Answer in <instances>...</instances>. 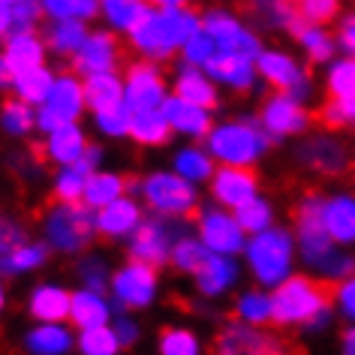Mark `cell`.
I'll return each instance as SVG.
<instances>
[{"instance_id":"cell-8","label":"cell","mask_w":355,"mask_h":355,"mask_svg":"<svg viewBox=\"0 0 355 355\" xmlns=\"http://www.w3.org/2000/svg\"><path fill=\"white\" fill-rule=\"evenodd\" d=\"M145 199L150 202V208L163 211V214H190L193 211V187L190 181L175 175H154L145 184Z\"/></svg>"},{"instance_id":"cell-9","label":"cell","mask_w":355,"mask_h":355,"mask_svg":"<svg viewBox=\"0 0 355 355\" xmlns=\"http://www.w3.org/2000/svg\"><path fill=\"white\" fill-rule=\"evenodd\" d=\"M130 259L148 265L154 271L159 265H166V259H172V253H168V226L159 223V220H141L136 232H132Z\"/></svg>"},{"instance_id":"cell-40","label":"cell","mask_w":355,"mask_h":355,"mask_svg":"<svg viewBox=\"0 0 355 355\" xmlns=\"http://www.w3.org/2000/svg\"><path fill=\"white\" fill-rule=\"evenodd\" d=\"M268 220H271V211L259 199H250L247 205H241L235 211V223L241 226L244 232H259L262 235V229L268 226Z\"/></svg>"},{"instance_id":"cell-56","label":"cell","mask_w":355,"mask_h":355,"mask_svg":"<svg viewBox=\"0 0 355 355\" xmlns=\"http://www.w3.org/2000/svg\"><path fill=\"white\" fill-rule=\"evenodd\" d=\"M340 40H343V46L355 55V15H349V19L343 21V28H340Z\"/></svg>"},{"instance_id":"cell-59","label":"cell","mask_w":355,"mask_h":355,"mask_svg":"<svg viewBox=\"0 0 355 355\" xmlns=\"http://www.w3.org/2000/svg\"><path fill=\"white\" fill-rule=\"evenodd\" d=\"M0 85H15V73L6 64V58H0Z\"/></svg>"},{"instance_id":"cell-3","label":"cell","mask_w":355,"mask_h":355,"mask_svg":"<svg viewBox=\"0 0 355 355\" xmlns=\"http://www.w3.org/2000/svg\"><path fill=\"white\" fill-rule=\"evenodd\" d=\"M217 355H304L298 343L250 325H226L214 337Z\"/></svg>"},{"instance_id":"cell-51","label":"cell","mask_w":355,"mask_h":355,"mask_svg":"<svg viewBox=\"0 0 355 355\" xmlns=\"http://www.w3.org/2000/svg\"><path fill=\"white\" fill-rule=\"evenodd\" d=\"M301 42L307 46V55H310V60H313V64H322V60H328V58H331V51H334L331 40H328L322 31H310Z\"/></svg>"},{"instance_id":"cell-55","label":"cell","mask_w":355,"mask_h":355,"mask_svg":"<svg viewBox=\"0 0 355 355\" xmlns=\"http://www.w3.org/2000/svg\"><path fill=\"white\" fill-rule=\"evenodd\" d=\"M114 328H118V334H114V337H118L121 346H132V343H136V325H132L130 319H118V325H114Z\"/></svg>"},{"instance_id":"cell-23","label":"cell","mask_w":355,"mask_h":355,"mask_svg":"<svg viewBox=\"0 0 355 355\" xmlns=\"http://www.w3.org/2000/svg\"><path fill=\"white\" fill-rule=\"evenodd\" d=\"M69 310H73V295H67L64 289L55 286L37 289V295L31 301V313L42 322H60V319L69 316Z\"/></svg>"},{"instance_id":"cell-1","label":"cell","mask_w":355,"mask_h":355,"mask_svg":"<svg viewBox=\"0 0 355 355\" xmlns=\"http://www.w3.org/2000/svg\"><path fill=\"white\" fill-rule=\"evenodd\" d=\"M340 283L325 277V280H310V277H292L271 295V322L277 325H322L328 319L334 298L340 295Z\"/></svg>"},{"instance_id":"cell-12","label":"cell","mask_w":355,"mask_h":355,"mask_svg":"<svg viewBox=\"0 0 355 355\" xmlns=\"http://www.w3.org/2000/svg\"><path fill=\"white\" fill-rule=\"evenodd\" d=\"M256 181H259V175H256L253 166H223L214 175V196L223 205H232L238 211L253 199Z\"/></svg>"},{"instance_id":"cell-52","label":"cell","mask_w":355,"mask_h":355,"mask_svg":"<svg viewBox=\"0 0 355 355\" xmlns=\"http://www.w3.org/2000/svg\"><path fill=\"white\" fill-rule=\"evenodd\" d=\"M130 123H132L130 105H123V109H118V112H109V114H100V127L105 132H112V136H123V132H130Z\"/></svg>"},{"instance_id":"cell-34","label":"cell","mask_w":355,"mask_h":355,"mask_svg":"<svg viewBox=\"0 0 355 355\" xmlns=\"http://www.w3.org/2000/svg\"><path fill=\"white\" fill-rule=\"evenodd\" d=\"M211 256H214V253H208V247H202V244H196V241H187V238H181V241L175 244V250H172V265H175L178 271L199 274V271L211 262Z\"/></svg>"},{"instance_id":"cell-57","label":"cell","mask_w":355,"mask_h":355,"mask_svg":"<svg viewBox=\"0 0 355 355\" xmlns=\"http://www.w3.org/2000/svg\"><path fill=\"white\" fill-rule=\"evenodd\" d=\"M12 31V3H0V37H10Z\"/></svg>"},{"instance_id":"cell-18","label":"cell","mask_w":355,"mask_h":355,"mask_svg":"<svg viewBox=\"0 0 355 355\" xmlns=\"http://www.w3.org/2000/svg\"><path fill=\"white\" fill-rule=\"evenodd\" d=\"M85 100L96 114L123 109V87L114 76H91L85 85Z\"/></svg>"},{"instance_id":"cell-48","label":"cell","mask_w":355,"mask_h":355,"mask_svg":"<svg viewBox=\"0 0 355 355\" xmlns=\"http://www.w3.org/2000/svg\"><path fill=\"white\" fill-rule=\"evenodd\" d=\"M241 316L253 325L271 322V298H262L259 292H250V295L241 301Z\"/></svg>"},{"instance_id":"cell-42","label":"cell","mask_w":355,"mask_h":355,"mask_svg":"<svg viewBox=\"0 0 355 355\" xmlns=\"http://www.w3.org/2000/svg\"><path fill=\"white\" fill-rule=\"evenodd\" d=\"M42 10L60 21H69V19H91V15L100 12V3H91V0H82V3H58V0H51V3H42Z\"/></svg>"},{"instance_id":"cell-30","label":"cell","mask_w":355,"mask_h":355,"mask_svg":"<svg viewBox=\"0 0 355 355\" xmlns=\"http://www.w3.org/2000/svg\"><path fill=\"white\" fill-rule=\"evenodd\" d=\"M178 100H184V103H190V105H196V109H214L217 105V94H214V87H211L205 78L196 76L193 69H187V73L181 76V82H178Z\"/></svg>"},{"instance_id":"cell-27","label":"cell","mask_w":355,"mask_h":355,"mask_svg":"<svg viewBox=\"0 0 355 355\" xmlns=\"http://www.w3.org/2000/svg\"><path fill=\"white\" fill-rule=\"evenodd\" d=\"M46 40H49L51 49L60 51V55L76 58L78 51H82V46L87 42V33H85V28H82V21L69 19V21H58L55 28H49Z\"/></svg>"},{"instance_id":"cell-7","label":"cell","mask_w":355,"mask_h":355,"mask_svg":"<svg viewBox=\"0 0 355 355\" xmlns=\"http://www.w3.org/2000/svg\"><path fill=\"white\" fill-rule=\"evenodd\" d=\"M289 256H292L289 235L280 232V229L256 235L253 244H250V262L256 268V277H259L262 283L283 280V274H286V268H289Z\"/></svg>"},{"instance_id":"cell-58","label":"cell","mask_w":355,"mask_h":355,"mask_svg":"<svg viewBox=\"0 0 355 355\" xmlns=\"http://www.w3.org/2000/svg\"><path fill=\"white\" fill-rule=\"evenodd\" d=\"M340 301H343L346 313L355 316V280H349V283H346V286L340 289Z\"/></svg>"},{"instance_id":"cell-41","label":"cell","mask_w":355,"mask_h":355,"mask_svg":"<svg viewBox=\"0 0 355 355\" xmlns=\"http://www.w3.org/2000/svg\"><path fill=\"white\" fill-rule=\"evenodd\" d=\"M118 337H114L109 328H91V331L82 334V349L85 355H114L118 352Z\"/></svg>"},{"instance_id":"cell-50","label":"cell","mask_w":355,"mask_h":355,"mask_svg":"<svg viewBox=\"0 0 355 355\" xmlns=\"http://www.w3.org/2000/svg\"><path fill=\"white\" fill-rule=\"evenodd\" d=\"M337 10L340 6L331 3V0H304V3H298V12L304 15V19L310 24H325V21H331Z\"/></svg>"},{"instance_id":"cell-10","label":"cell","mask_w":355,"mask_h":355,"mask_svg":"<svg viewBox=\"0 0 355 355\" xmlns=\"http://www.w3.org/2000/svg\"><path fill=\"white\" fill-rule=\"evenodd\" d=\"M205 31L214 37V42L220 46L223 55H235L241 60H253L259 58V42L253 40V33H247L241 24L232 21L223 12H211L205 19Z\"/></svg>"},{"instance_id":"cell-47","label":"cell","mask_w":355,"mask_h":355,"mask_svg":"<svg viewBox=\"0 0 355 355\" xmlns=\"http://www.w3.org/2000/svg\"><path fill=\"white\" fill-rule=\"evenodd\" d=\"M3 127L12 130V132H28L33 127V114L24 103H12L6 100L3 103Z\"/></svg>"},{"instance_id":"cell-4","label":"cell","mask_w":355,"mask_h":355,"mask_svg":"<svg viewBox=\"0 0 355 355\" xmlns=\"http://www.w3.org/2000/svg\"><path fill=\"white\" fill-rule=\"evenodd\" d=\"M96 226H100V217H94V208L87 202L55 205L49 217V238L58 250H82L91 244Z\"/></svg>"},{"instance_id":"cell-29","label":"cell","mask_w":355,"mask_h":355,"mask_svg":"<svg viewBox=\"0 0 355 355\" xmlns=\"http://www.w3.org/2000/svg\"><path fill=\"white\" fill-rule=\"evenodd\" d=\"M85 141H82V132H78L73 123L58 132H51V141H49V154L58 159V163H67V166H76L78 159L85 157Z\"/></svg>"},{"instance_id":"cell-16","label":"cell","mask_w":355,"mask_h":355,"mask_svg":"<svg viewBox=\"0 0 355 355\" xmlns=\"http://www.w3.org/2000/svg\"><path fill=\"white\" fill-rule=\"evenodd\" d=\"M259 69L274 87H280L283 96H289V100H295V96L304 94V76L298 73V67L292 64L286 55L265 51V55H259Z\"/></svg>"},{"instance_id":"cell-24","label":"cell","mask_w":355,"mask_h":355,"mask_svg":"<svg viewBox=\"0 0 355 355\" xmlns=\"http://www.w3.org/2000/svg\"><path fill=\"white\" fill-rule=\"evenodd\" d=\"M6 64L15 73V78L24 76V73H33L40 69V60H42V46L33 37H12L6 40Z\"/></svg>"},{"instance_id":"cell-43","label":"cell","mask_w":355,"mask_h":355,"mask_svg":"<svg viewBox=\"0 0 355 355\" xmlns=\"http://www.w3.org/2000/svg\"><path fill=\"white\" fill-rule=\"evenodd\" d=\"M24 241H28V232L19 223H12V220L0 217V256L10 259L12 253L24 250Z\"/></svg>"},{"instance_id":"cell-38","label":"cell","mask_w":355,"mask_h":355,"mask_svg":"<svg viewBox=\"0 0 355 355\" xmlns=\"http://www.w3.org/2000/svg\"><path fill=\"white\" fill-rule=\"evenodd\" d=\"M331 100H355V60H340L328 76Z\"/></svg>"},{"instance_id":"cell-11","label":"cell","mask_w":355,"mask_h":355,"mask_svg":"<svg viewBox=\"0 0 355 355\" xmlns=\"http://www.w3.org/2000/svg\"><path fill=\"white\" fill-rule=\"evenodd\" d=\"M118 37L112 33H96V37H87V42L82 46V51L73 58V69L76 73L91 76H112V69L118 67Z\"/></svg>"},{"instance_id":"cell-53","label":"cell","mask_w":355,"mask_h":355,"mask_svg":"<svg viewBox=\"0 0 355 355\" xmlns=\"http://www.w3.org/2000/svg\"><path fill=\"white\" fill-rule=\"evenodd\" d=\"M78 271H82V277H85L87 286H94V292H100L105 286V271H103L100 262H85Z\"/></svg>"},{"instance_id":"cell-60","label":"cell","mask_w":355,"mask_h":355,"mask_svg":"<svg viewBox=\"0 0 355 355\" xmlns=\"http://www.w3.org/2000/svg\"><path fill=\"white\" fill-rule=\"evenodd\" d=\"M343 346H346V352H343V355H355V328L343 331Z\"/></svg>"},{"instance_id":"cell-54","label":"cell","mask_w":355,"mask_h":355,"mask_svg":"<svg viewBox=\"0 0 355 355\" xmlns=\"http://www.w3.org/2000/svg\"><path fill=\"white\" fill-rule=\"evenodd\" d=\"M40 127H42V130H49V132H58V130L69 127V121L64 118V114H58L55 109L42 105V112H40Z\"/></svg>"},{"instance_id":"cell-21","label":"cell","mask_w":355,"mask_h":355,"mask_svg":"<svg viewBox=\"0 0 355 355\" xmlns=\"http://www.w3.org/2000/svg\"><path fill=\"white\" fill-rule=\"evenodd\" d=\"M163 114L168 118L172 127L184 130V132H193V136H208V132H211L208 114L202 112V109H196V105L178 100V96H172V100L163 103Z\"/></svg>"},{"instance_id":"cell-5","label":"cell","mask_w":355,"mask_h":355,"mask_svg":"<svg viewBox=\"0 0 355 355\" xmlns=\"http://www.w3.org/2000/svg\"><path fill=\"white\" fill-rule=\"evenodd\" d=\"M295 226H298V241L304 256L310 262L322 265L331 256V235L325 229V202H319L316 196L301 202L295 211Z\"/></svg>"},{"instance_id":"cell-45","label":"cell","mask_w":355,"mask_h":355,"mask_svg":"<svg viewBox=\"0 0 355 355\" xmlns=\"http://www.w3.org/2000/svg\"><path fill=\"white\" fill-rule=\"evenodd\" d=\"M163 355H196V337L190 331H178V328H168L163 331Z\"/></svg>"},{"instance_id":"cell-33","label":"cell","mask_w":355,"mask_h":355,"mask_svg":"<svg viewBox=\"0 0 355 355\" xmlns=\"http://www.w3.org/2000/svg\"><path fill=\"white\" fill-rule=\"evenodd\" d=\"M136 223H139V211L127 199H118L114 205L103 208V214H100V229L105 235H123Z\"/></svg>"},{"instance_id":"cell-2","label":"cell","mask_w":355,"mask_h":355,"mask_svg":"<svg viewBox=\"0 0 355 355\" xmlns=\"http://www.w3.org/2000/svg\"><path fill=\"white\" fill-rule=\"evenodd\" d=\"M159 15L150 12V19L132 33L136 46L150 58H172V51L196 37L202 31L199 19L193 15L190 6L184 3H157Z\"/></svg>"},{"instance_id":"cell-31","label":"cell","mask_w":355,"mask_h":355,"mask_svg":"<svg viewBox=\"0 0 355 355\" xmlns=\"http://www.w3.org/2000/svg\"><path fill=\"white\" fill-rule=\"evenodd\" d=\"M105 12H109V19L118 24V28L136 33L141 24L150 19V12H154V6L150 3H130V0H109V3L103 6Z\"/></svg>"},{"instance_id":"cell-37","label":"cell","mask_w":355,"mask_h":355,"mask_svg":"<svg viewBox=\"0 0 355 355\" xmlns=\"http://www.w3.org/2000/svg\"><path fill=\"white\" fill-rule=\"evenodd\" d=\"M15 87H19V94L24 96V100L31 103H42L51 96V87H55V82H51V76L46 73V69H33V73H24L15 78Z\"/></svg>"},{"instance_id":"cell-46","label":"cell","mask_w":355,"mask_h":355,"mask_svg":"<svg viewBox=\"0 0 355 355\" xmlns=\"http://www.w3.org/2000/svg\"><path fill=\"white\" fill-rule=\"evenodd\" d=\"M214 46H217L214 37H211L208 31H199L196 37H193L187 46H184V55H187L190 64H202V67H205L208 60L214 58Z\"/></svg>"},{"instance_id":"cell-36","label":"cell","mask_w":355,"mask_h":355,"mask_svg":"<svg viewBox=\"0 0 355 355\" xmlns=\"http://www.w3.org/2000/svg\"><path fill=\"white\" fill-rule=\"evenodd\" d=\"M232 277H235V265H232V262H226L223 256H211V262L196 274L199 289H202V292H208V295H214V292L226 289Z\"/></svg>"},{"instance_id":"cell-15","label":"cell","mask_w":355,"mask_h":355,"mask_svg":"<svg viewBox=\"0 0 355 355\" xmlns=\"http://www.w3.org/2000/svg\"><path fill=\"white\" fill-rule=\"evenodd\" d=\"M199 232H202V241L214 253L241 250V226H238L232 217L220 214V211H211V214L199 220Z\"/></svg>"},{"instance_id":"cell-32","label":"cell","mask_w":355,"mask_h":355,"mask_svg":"<svg viewBox=\"0 0 355 355\" xmlns=\"http://www.w3.org/2000/svg\"><path fill=\"white\" fill-rule=\"evenodd\" d=\"M82 103H85V91L78 87L73 78H60L51 87V96H49V109H55L58 114H64L67 121H73L78 112H82Z\"/></svg>"},{"instance_id":"cell-14","label":"cell","mask_w":355,"mask_h":355,"mask_svg":"<svg viewBox=\"0 0 355 355\" xmlns=\"http://www.w3.org/2000/svg\"><path fill=\"white\" fill-rule=\"evenodd\" d=\"M127 105L132 112H150L163 109V82L150 64H136L130 69V87H127Z\"/></svg>"},{"instance_id":"cell-35","label":"cell","mask_w":355,"mask_h":355,"mask_svg":"<svg viewBox=\"0 0 355 355\" xmlns=\"http://www.w3.org/2000/svg\"><path fill=\"white\" fill-rule=\"evenodd\" d=\"M313 121L325 130L349 127V123H355V100H331V96H328V103L322 109L313 112Z\"/></svg>"},{"instance_id":"cell-26","label":"cell","mask_w":355,"mask_h":355,"mask_svg":"<svg viewBox=\"0 0 355 355\" xmlns=\"http://www.w3.org/2000/svg\"><path fill=\"white\" fill-rule=\"evenodd\" d=\"M205 69L214 78H223V82L229 85H235V87H250L253 82V67H250V60H241V58H235V55H214L205 64Z\"/></svg>"},{"instance_id":"cell-22","label":"cell","mask_w":355,"mask_h":355,"mask_svg":"<svg viewBox=\"0 0 355 355\" xmlns=\"http://www.w3.org/2000/svg\"><path fill=\"white\" fill-rule=\"evenodd\" d=\"M136 178H118V175H94L85 187V202L91 208H109L118 202L123 190L132 187Z\"/></svg>"},{"instance_id":"cell-17","label":"cell","mask_w":355,"mask_h":355,"mask_svg":"<svg viewBox=\"0 0 355 355\" xmlns=\"http://www.w3.org/2000/svg\"><path fill=\"white\" fill-rule=\"evenodd\" d=\"M262 121L268 132L274 136H286V132H298L304 130L307 123V114L301 112V105L295 100H289V96H271L268 103H265V112H262Z\"/></svg>"},{"instance_id":"cell-19","label":"cell","mask_w":355,"mask_h":355,"mask_svg":"<svg viewBox=\"0 0 355 355\" xmlns=\"http://www.w3.org/2000/svg\"><path fill=\"white\" fill-rule=\"evenodd\" d=\"M301 159L325 175H337L346 168V150L337 145L334 139H310L307 145L301 148Z\"/></svg>"},{"instance_id":"cell-39","label":"cell","mask_w":355,"mask_h":355,"mask_svg":"<svg viewBox=\"0 0 355 355\" xmlns=\"http://www.w3.org/2000/svg\"><path fill=\"white\" fill-rule=\"evenodd\" d=\"M28 346L33 352H46V355H58V352H64L67 346H69V337L64 328H37V331H31L28 334Z\"/></svg>"},{"instance_id":"cell-44","label":"cell","mask_w":355,"mask_h":355,"mask_svg":"<svg viewBox=\"0 0 355 355\" xmlns=\"http://www.w3.org/2000/svg\"><path fill=\"white\" fill-rule=\"evenodd\" d=\"M178 172L184 175V181H205L211 175V159H205L199 154V150H184L181 157H178Z\"/></svg>"},{"instance_id":"cell-25","label":"cell","mask_w":355,"mask_h":355,"mask_svg":"<svg viewBox=\"0 0 355 355\" xmlns=\"http://www.w3.org/2000/svg\"><path fill=\"white\" fill-rule=\"evenodd\" d=\"M325 229L331 241H352L355 238V202L331 199L325 202Z\"/></svg>"},{"instance_id":"cell-20","label":"cell","mask_w":355,"mask_h":355,"mask_svg":"<svg viewBox=\"0 0 355 355\" xmlns=\"http://www.w3.org/2000/svg\"><path fill=\"white\" fill-rule=\"evenodd\" d=\"M132 112V109H130ZM130 136H136L145 145H163L172 139V123L163 114V109H150V112H132L130 123Z\"/></svg>"},{"instance_id":"cell-61","label":"cell","mask_w":355,"mask_h":355,"mask_svg":"<svg viewBox=\"0 0 355 355\" xmlns=\"http://www.w3.org/2000/svg\"><path fill=\"white\" fill-rule=\"evenodd\" d=\"M0 307H3V292H0Z\"/></svg>"},{"instance_id":"cell-49","label":"cell","mask_w":355,"mask_h":355,"mask_svg":"<svg viewBox=\"0 0 355 355\" xmlns=\"http://www.w3.org/2000/svg\"><path fill=\"white\" fill-rule=\"evenodd\" d=\"M49 256L46 247H24V250L12 253L10 259H0V271H19V268H33Z\"/></svg>"},{"instance_id":"cell-6","label":"cell","mask_w":355,"mask_h":355,"mask_svg":"<svg viewBox=\"0 0 355 355\" xmlns=\"http://www.w3.org/2000/svg\"><path fill=\"white\" fill-rule=\"evenodd\" d=\"M265 145H268V139H265L253 123L220 127L214 136H211V150H214L220 159H226V166H247Z\"/></svg>"},{"instance_id":"cell-28","label":"cell","mask_w":355,"mask_h":355,"mask_svg":"<svg viewBox=\"0 0 355 355\" xmlns=\"http://www.w3.org/2000/svg\"><path fill=\"white\" fill-rule=\"evenodd\" d=\"M69 316H73V322H76L78 328L91 331V328H103L105 316H109V310H105V304L94 295V292H76Z\"/></svg>"},{"instance_id":"cell-13","label":"cell","mask_w":355,"mask_h":355,"mask_svg":"<svg viewBox=\"0 0 355 355\" xmlns=\"http://www.w3.org/2000/svg\"><path fill=\"white\" fill-rule=\"evenodd\" d=\"M154 283H157L154 268L130 259L127 268L118 271V277H114V295L123 301V307H141L154 295Z\"/></svg>"}]
</instances>
